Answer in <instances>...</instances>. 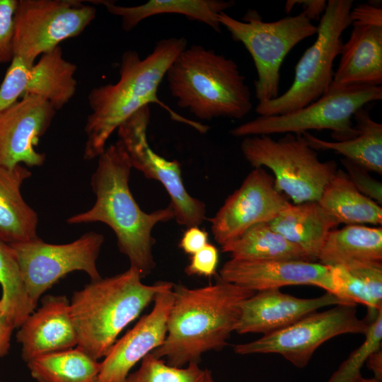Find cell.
Wrapping results in <instances>:
<instances>
[{
  "instance_id": "6da1fadb",
  "label": "cell",
  "mask_w": 382,
  "mask_h": 382,
  "mask_svg": "<svg viewBox=\"0 0 382 382\" xmlns=\"http://www.w3.org/2000/svg\"><path fill=\"white\" fill-rule=\"evenodd\" d=\"M187 45L185 37H171L158 41L153 51L144 58H141L135 50L122 54L119 80L115 83L93 88L88 93L91 112L84 127L85 160L98 157L118 127L151 103L160 105L173 120L191 126L200 133L209 129L205 125L178 115L158 97L159 85L168 67Z\"/></svg>"
},
{
  "instance_id": "7a4b0ae2",
  "label": "cell",
  "mask_w": 382,
  "mask_h": 382,
  "mask_svg": "<svg viewBox=\"0 0 382 382\" xmlns=\"http://www.w3.org/2000/svg\"><path fill=\"white\" fill-rule=\"evenodd\" d=\"M132 168L120 140L105 148L98 156L91 179L95 204L88 211L69 217L66 222L108 225L115 234L119 250L128 258L130 267L136 269L143 278L156 266L153 229L158 223L175 219V214L170 204L150 213L140 208L129 188Z\"/></svg>"
},
{
  "instance_id": "3957f363",
  "label": "cell",
  "mask_w": 382,
  "mask_h": 382,
  "mask_svg": "<svg viewBox=\"0 0 382 382\" xmlns=\"http://www.w3.org/2000/svg\"><path fill=\"white\" fill-rule=\"evenodd\" d=\"M190 289L173 286V301L163 344L152 351L170 366L199 364L203 354L221 350L235 330L242 305L255 291L222 279Z\"/></svg>"
},
{
  "instance_id": "277c9868",
  "label": "cell",
  "mask_w": 382,
  "mask_h": 382,
  "mask_svg": "<svg viewBox=\"0 0 382 382\" xmlns=\"http://www.w3.org/2000/svg\"><path fill=\"white\" fill-rule=\"evenodd\" d=\"M130 267L116 275L91 281L69 301L77 345L95 359L105 357L119 334L170 282L152 285Z\"/></svg>"
},
{
  "instance_id": "5b68a950",
  "label": "cell",
  "mask_w": 382,
  "mask_h": 382,
  "mask_svg": "<svg viewBox=\"0 0 382 382\" xmlns=\"http://www.w3.org/2000/svg\"><path fill=\"white\" fill-rule=\"evenodd\" d=\"M165 77L178 106L201 120L241 119L253 108L250 88L236 62L202 45L185 48Z\"/></svg>"
},
{
  "instance_id": "8992f818",
  "label": "cell",
  "mask_w": 382,
  "mask_h": 382,
  "mask_svg": "<svg viewBox=\"0 0 382 382\" xmlns=\"http://www.w3.org/2000/svg\"><path fill=\"white\" fill-rule=\"evenodd\" d=\"M245 158L254 168H268L276 188L294 204L318 202L337 170L335 161H321L302 134L245 137L241 144Z\"/></svg>"
},
{
  "instance_id": "52a82bcc",
  "label": "cell",
  "mask_w": 382,
  "mask_h": 382,
  "mask_svg": "<svg viewBox=\"0 0 382 382\" xmlns=\"http://www.w3.org/2000/svg\"><path fill=\"white\" fill-rule=\"evenodd\" d=\"M352 0H329L318 26L317 37L299 60L292 84L276 98L258 103L259 115L286 114L313 103L330 87L333 63L340 54L342 35L351 25Z\"/></svg>"
},
{
  "instance_id": "ba28073f",
  "label": "cell",
  "mask_w": 382,
  "mask_h": 382,
  "mask_svg": "<svg viewBox=\"0 0 382 382\" xmlns=\"http://www.w3.org/2000/svg\"><path fill=\"white\" fill-rule=\"evenodd\" d=\"M219 20L231 38L241 42L253 58L257 74L254 85L258 103L279 96L280 68L284 59L294 47L318 30V26L303 11L265 22L255 10L248 9L241 20L226 12L219 15Z\"/></svg>"
},
{
  "instance_id": "9c48e42d",
  "label": "cell",
  "mask_w": 382,
  "mask_h": 382,
  "mask_svg": "<svg viewBox=\"0 0 382 382\" xmlns=\"http://www.w3.org/2000/svg\"><path fill=\"white\" fill-rule=\"evenodd\" d=\"M381 99V86L330 87L320 98L303 108L283 115H259L235 127L230 133L245 137L330 129L335 141H342L356 132L352 120L354 113L366 104Z\"/></svg>"
},
{
  "instance_id": "30bf717a",
  "label": "cell",
  "mask_w": 382,
  "mask_h": 382,
  "mask_svg": "<svg viewBox=\"0 0 382 382\" xmlns=\"http://www.w3.org/2000/svg\"><path fill=\"white\" fill-rule=\"evenodd\" d=\"M76 0H18L15 13L13 57L35 59L79 35L96 16V8Z\"/></svg>"
},
{
  "instance_id": "8fae6325",
  "label": "cell",
  "mask_w": 382,
  "mask_h": 382,
  "mask_svg": "<svg viewBox=\"0 0 382 382\" xmlns=\"http://www.w3.org/2000/svg\"><path fill=\"white\" fill-rule=\"evenodd\" d=\"M369 323L358 318L356 304H338L314 312L278 331L250 342L236 345L241 355L277 354L297 368H304L313 353L325 342L344 334H363Z\"/></svg>"
},
{
  "instance_id": "7c38bea8",
  "label": "cell",
  "mask_w": 382,
  "mask_h": 382,
  "mask_svg": "<svg viewBox=\"0 0 382 382\" xmlns=\"http://www.w3.org/2000/svg\"><path fill=\"white\" fill-rule=\"evenodd\" d=\"M103 242V234L90 231L65 244L48 243L39 237L9 244L32 303L36 307L41 296L71 272H85L91 281L100 279L96 261Z\"/></svg>"
},
{
  "instance_id": "4fadbf2b",
  "label": "cell",
  "mask_w": 382,
  "mask_h": 382,
  "mask_svg": "<svg viewBox=\"0 0 382 382\" xmlns=\"http://www.w3.org/2000/svg\"><path fill=\"white\" fill-rule=\"evenodd\" d=\"M150 121L149 105L137 111L117 129L132 168L147 179L159 182L170 197L175 219L180 225L199 226L206 219L205 204L187 191L181 175L180 163L156 154L147 139Z\"/></svg>"
},
{
  "instance_id": "5bb4252c",
  "label": "cell",
  "mask_w": 382,
  "mask_h": 382,
  "mask_svg": "<svg viewBox=\"0 0 382 382\" xmlns=\"http://www.w3.org/2000/svg\"><path fill=\"white\" fill-rule=\"evenodd\" d=\"M290 204L276 188L274 178L264 168H254L209 219L212 233L222 246L250 226L270 222Z\"/></svg>"
},
{
  "instance_id": "9a60e30c",
  "label": "cell",
  "mask_w": 382,
  "mask_h": 382,
  "mask_svg": "<svg viewBox=\"0 0 382 382\" xmlns=\"http://www.w3.org/2000/svg\"><path fill=\"white\" fill-rule=\"evenodd\" d=\"M352 30L343 43L332 88L382 84V8L365 3L350 11Z\"/></svg>"
},
{
  "instance_id": "2e32d148",
  "label": "cell",
  "mask_w": 382,
  "mask_h": 382,
  "mask_svg": "<svg viewBox=\"0 0 382 382\" xmlns=\"http://www.w3.org/2000/svg\"><path fill=\"white\" fill-rule=\"evenodd\" d=\"M56 112L42 98L30 95L0 110V166H42L46 156L35 146Z\"/></svg>"
},
{
  "instance_id": "e0dca14e",
  "label": "cell",
  "mask_w": 382,
  "mask_h": 382,
  "mask_svg": "<svg viewBox=\"0 0 382 382\" xmlns=\"http://www.w3.org/2000/svg\"><path fill=\"white\" fill-rule=\"evenodd\" d=\"M173 286L170 282L158 292L152 311L115 342L100 362L98 382H125L131 369L163 344L173 301Z\"/></svg>"
},
{
  "instance_id": "ac0fdd59",
  "label": "cell",
  "mask_w": 382,
  "mask_h": 382,
  "mask_svg": "<svg viewBox=\"0 0 382 382\" xmlns=\"http://www.w3.org/2000/svg\"><path fill=\"white\" fill-rule=\"evenodd\" d=\"M331 271L330 266L306 260L231 258L223 265L219 275L225 281L255 292L290 285H313L333 294Z\"/></svg>"
},
{
  "instance_id": "d6986e66",
  "label": "cell",
  "mask_w": 382,
  "mask_h": 382,
  "mask_svg": "<svg viewBox=\"0 0 382 382\" xmlns=\"http://www.w3.org/2000/svg\"><path fill=\"white\" fill-rule=\"evenodd\" d=\"M77 66L63 57L60 46L42 54L37 63L29 64L13 57L6 70L17 95L39 96L57 111L74 96Z\"/></svg>"
},
{
  "instance_id": "ffe728a7",
  "label": "cell",
  "mask_w": 382,
  "mask_h": 382,
  "mask_svg": "<svg viewBox=\"0 0 382 382\" xmlns=\"http://www.w3.org/2000/svg\"><path fill=\"white\" fill-rule=\"evenodd\" d=\"M341 303H344L337 296L327 291L311 299L298 298L283 293L279 289L256 291L243 303L234 331L238 334L267 335L323 307Z\"/></svg>"
},
{
  "instance_id": "44dd1931",
  "label": "cell",
  "mask_w": 382,
  "mask_h": 382,
  "mask_svg": "<svg viewBox=\"0 0 382 382\" xmlns=\"http://www.w3.org/2000/svg\"><path fill=\"white\" fill-rule=\"evenodd\" d=\"M16 340L21 345V357L25 363L36 357L76 346L67 297L44 296L41 306L18 328Z\"/></svg>"
},
{
  "instance_id": "7402d4cb",
  "label": "cell",
  "mask_w": 382,
  "mask_h": 382,
  "mask_svg": "<svg viewBox=\"0 0 382 382\" xmlns=\"http://www.w3.org/2000/svg\"><path fill=\"white\" fill-rule=\"evenodd\" d=\"M32 175L23 164L0 166V241L13 244L34 240L37 213L24 200L21 186Z\"/></svg>"
},
{
  "instance_id": "603a6c76",
  "label": "cell",
  "mask_w": 382,
  "mask_h": 382,
  "mask_svg": "<svg viewBox=\"0 0 382 382\" xmlns=\"http://www.w3.org/2000/svg\"><path fill=\"white\" fill-rule=\"evenodd\" d=\"M103 5L106 10L121 18L122 28L129 32L143 20L160 14L183 15L187 19L203 23L220 33L219 15L235 6L233 0H149L134 6L117 5L112 1H91Z\"/></svg>"
},
{
  "instance_id": "cb8c5ba5",
  "label": "cell",
  "mask_w": 382,
  "mask_h": 382,
  "mask_svg": "<svg viewBox=\"0 0 382 382\" xmlns=\"http://www.w3.org/2000/svg\"><path fill=\"white\" fill-rule=\"evenodd\" d=\"M269 224L316 262L328 234L340 224L318 202H306L291 204Z\"/></svg>"
},
{
  "instance_id": "d4e9b609",
  "label": "cell",
  "mask_w": 382,
  "mask_h": 382,
  "mask_svg": "<svg viewBox=\"0 0 382 382\" xmlns=\"http://www.w3.org/2000/svg\"><path fill=\"white\" fill-rule=\"evenodd\" d=\"M355 134L342 141H326L308 132L302 134L314 150H331L369 171L382 173V124L374 121L362 108L354 116Z\"/></svg>"
},
{
  "instance_id": "484cf974",
  "label": "cell",
  "mask_w": 382,
  "mask_h": 382,
  "mask_svg": "<svg viewBox=\"0 0 382 382\" xmlns=\"http://www.w3.org/2000/svg\"><path fill=\"white\" fill-rule=\"evenodd\" d=\"M318 260L327 266L382 263V228L346 225L328 234Z\"/></svg>"
},
{
  "instance_id": "4316f807",
  "label": "cell",
  "mask_w": 382,
  "mask_h": 382,
  "mask_svg": "<svg viewBox=\"0 0 382 382\" xmlns=\"http://www.w3.org/2000/svg\"><path fill=\"white\" fill-rule=\"evenodd\" d=\"M318 202L339 224H382L381 207L361 194L342 169L337 170Z\"/></svg>"
},
{
  "instance_id": "83f0119b",
  "label": "cell",
  "mask_w": 382,
  "mask_h": 382,
  "mask_svg": "<svg viewBox=\"0 0 382 382\" xmlns=\"http://www.w3.org/2000/svg\"><path fill=\"white\" fill-rule=\"evenodd\" d=\"M221 250L237 260L310 261L301 248L267 222L250 226L239 237L222 245Z\"/></svg>"
},
{
  "instance_id": "f1b7e54d",
  "label": "cell",
  "mask_w": 382,
  "mask_h": 382,
  "mask_svg": "<svg viewBox=\"0 0 382 382\" xmlns=\"http://www.w3.org/2000/svg\"><path fill=\"white\" fill-rule=\"evenodd\" d=\"M37 382H98L100 362L76 347L36 357L27 363Z\"/></svg>"
},
{
  "instance_id": "f546056e",
  "label": "cell",
  "mask_w": 382,
  "mask_h": 382,
  "mask_svg": "<svg viewBox=\"0 0 382 382\" xmlns=\"http://www.w3.org/2000/svg\"><path fill=\"white\" fill-rule=\"evenodd\" d=\"M333 294L345 304L382 307V263L332 267Z\"/></svg>"
},
{
  "instance_id": "4dcf8cb0",
  "label": "cell",
  "mask_w": 382,
  "mask_h": 382,
  "mask_svg": "<svg viewBox=\"0 0 382 382\" xmlns=\"http://www.w3.org/2000/svg\"><path fill=\"white\" fill-rule=\"evenodd\" d=\"M0 308L18 328L36 307L26 291L18 259L8 243L0 241Z\"/></svg>"
},
{
  "instance_id": "1f68e13d",
  "label": "cell",
  "mask_w": 382,
  "mask_h": 382,
  "mask_svg": "<svg viewBox=\"0 0 382 382\" xmlns=\"http://www.w3.org/2000/svg\"><path fill=\"white\" fill-rule=\"evenodd\" d=\"M210 371L197 363L183 367L168 365L163 359L149 354L142 360L140 367L129 374L125 382H212Z\"/></svg>"
},
{
  "instance_id": "d6a6232c",
  "label": "cell",
  "mask_w": 382,
  "mask_h": 382,
  "mask_svg": "<svg viewBox=\"0 0 382 382\" xmlns=\"http://www.w3.org/2000/svg\"><path fill=\"white\" fill-rule=\"evenodd\" d=\"M364 335V342L340 364L327 382H358L362 378L361 369L363 365L369 355L381 347L382 307L378 310L374 320L369 323Z\"/></svg>"
},
{
  "instance_id": "836d02e7",
  "label": "cell",
  "mask_w": 382,
  "mask_h": 382,
  "mask_svg": "<svg viewBox=\"0 0 382 382\" xmlns=\"http://www.w3.org/2000/svg\"><path fill=\"white\" fill-rule=\"evenodd\" d=\"M18 0H0V64L13 57L15 13Z\"/></svg>"
},
{
  "instance_id": "e575fe53",
  "label": "cell",
  "mask_w": 382,
  "mask_h": 382,
  "mask_svg": "<svg viewBox=\"0 0 382 382\" xmlns=\"http://www.w3.org/2000/svg\"><path fill=\"white\" fill-rule=\"evenodd\" d=\"M346 173L355 187L378 204L382 203V184L368 173L369 170L345 158L341 159Z\"/></svg>"
},
{
  "instance_id": "d590c367",
  "label": "cell",
  "mask_w": 382,
  "mask_h": 382,
  "mask_svg": "<svg viewBox=\"0 0 382 382\" xmlns=\"http://www.w3.org/2000/svg\"><path fill=\"white\" fill-rule=\"evenodd\" d=\"M218 263L219 250L215 245L208 243L191 256L190 263L185 268V272L188 276H215Z\"/></svg>"
},
{
  "instance_id": "8d00e7d4",
  "label": "cell",
  "mask_w": 382,
  "mask_h": 382,
  "mask_svg": "<svg viewBox=\"0 0 382 382\" xmlns=\"http://www.w3.org/2000/svg\"><path fill=\"white\" fill-rule=\"evenodd\" d=\"M208 233L197 226L188 227L183 233L179 248L191 256L203 248L208 243Z\"/></svg>"
},
{
  "instance_id": "74e56055",
  "label": "cell",
  "mask_w": 382,
  "mask_h": 382,
  "mask_svg": "<svg viewBox=\"0 0 382 382\" xmlns=\"http://www.w3.org/2000/svg\"><path fill=\"white\" fill-rule=\"evenodd\" d=\"M301 4L303 6V12L306 13L310 20H316L323 15L326 6L327 1L324 0L310 1H287L285 5V11L289 13L294 5Z\"/></svg>"
},
{
  "instance_id": "f35d334b",
  "label": "cell",
  "mask_w": 382,
  "mask_h": 382,
  "mask_svg": "<svg viewBox=\"0 0 382 382\" xmlns=\"http://www.w3.org/2000/svg\"><path fill=\"white\" fill-rule=\"evenodd\" d=\"M15 329L12 323L0 308V357L9 350L12 332Z\"/></svg>"
},
{
  "instance_id": "ab89813d",
  "label": "cell",
  "mask_w": 382,
  "mask_h": 382,
  "mask_svg": "<svg viewBox=\"0 0 382 382\" xmlns=\"http://www.w3.org/2000/svg\"><path fill=\"white\" fill-rule=\"evenodd\" d=\"M366 365L374 374V378L382 381V350L379 349L369 355Z\"/></svg>"
},
{
  "instance_id": "60d3db41",
  "label": "cell",
  "mask_w": 382,
  "mask_h": 382,
  "mask_svg": "<svg viewBox=\"0 0 382 382\" xmlns=\"http://www.w3.org/2000/svg\"><path fill=\"white\" fill-rule=\"evenodd\" d=\"M358 382H381L376 378H364L363 377Z\"/></svg>"
},
{
  "instance_id": "b9f144b4",
  "label": "cell",
  "mask_w": 382,
  "mask_h": 382,
  "mask_svg": "<svg viewBox=\"0 0 382 382\" xmlns=\"http://www.w3.org/2000/svg\"><path fill=\"white\" fill-rule=\"evenodd\" d=\"M212 382H215V381H214V379H213V380L212 381Z\"/></svg>"
},
{
  "instance_id": "7bdbcfd3",
  "label": "cell",
  "mask_w": 382,
  "mask_h": 382,
  "mask_svg": "<svg viewBox=\"0 0 382 382\" xmlns=\"http://www.w3.org/2000/svg\"><path fill=\"white\" fill-rule=\"evenodd\" d=\"M0 382H4V381H0Z\"/></svg>"
}]
</instances>
